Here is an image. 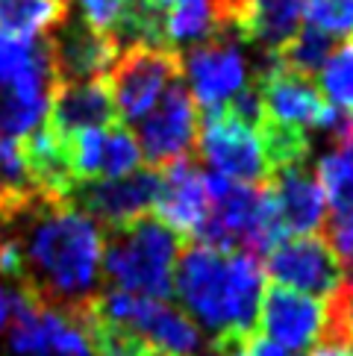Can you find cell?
Returning <instances> with one entry per match:
<instances>
[{"label": "cell", "mask_w": 353, "mask_h": 356, "mask_svg": "<svg viewBox=\"0 0 353 356\" xmlns=\"http://www.w3.org/2000/svg\"><path fill=\"white\" fill-rule=\"evenodd\" d=\"M3 233L18 250V286L65 315L97 298L104 274V230L65 200H39Z\"/></svg>", "instance_id": "obj_1"}, {"label": "cell", "mask_w": 353, "mask_h": 356, "mask_svg": "<svg viewBox=\"0 0 353 356\" xmlns=\"http://www.w3.org/2000/svg\"><path fill=\"white\" fill-rule=\"evenodd\" d=\"M174 291L186 315L209 333L212 353L221 356L256 333L265 271L250 253L215 250L192 241L176 259Z\"/></svg>", "instance_id": "obj_2"}, {"label": "cell", "mask_w": 353, "mask_h": 356, "mask_svg": "<svg viewBox=\"0 0 353 356\" xmlns=\"http://www.w3.org/2000/svg\"><path fill=\"white\" fill-rule=\"evenodd\" d=\"M180 259L176 238L156 215H142L109 230L104 241V274L112 289L136 298L168 300L174 291V268Z\"/></svg>", "instance_id": "obj_3"}, {"label": "cell", "mask_w": 353, "mask_h": 356, "mask_svg": "<svg viewBox=\"0 0 353 356\" xmlns=\"http://www.w3.org/2000/svg\"><path fill=\"white\" fill-rule=\"evenodd\" d=\"M176 80H183V59L174 47L124 44L106 74L118 121H142L162 97V92Z\"/></svg>", "instance_id": "obj_4"}, {"label": "cell", "mask_w": 353, "mask_h": 356, "mask_svg": "<svg viewBox=\"0 0 353 356\" xmlns=\"http://www.w3.org/2000/svg\"><path fill=\"white\" fill-rule=\"evenodd\" d=\"M92 307L100 315L112 318V321H121L130 330H136L159 356H197L204 350L200 327L168 300L136 298L127 295V291L109 289V291H97Z\"/></svg>", "instance_id": "obj_5"}, {"label": "cell", "mask_w": 353, "mask_h": 356, "mask_svg": "<svg viewBox=\"0 0 353 356\" xmlns=\"http://www.w3.org/2000/svg\"><path fill=\"white\" fill-rule=\"evenodd\" d=\"M197 145L212 174L238 186H265L271 180V165L265 154L262 133L236 118L230 109L204 112Z\"/></svg>", "instance_id": "obj_6"}, {"label": "cell", "mask_w": 353, "mask_h": 356, "mask_svg": "<svg viewBox=\"0 0 353 356\" xmlns=\"http://www.w3.org/2000/svg\"><path fill=\"white\" fill-rule=\"evenodd\" d=\"M254 88L259 92L265 118L292 130H321L338 138L345 127V118L327 104L321 92L315 88L312 77H300V74L283 68L274 56L265 59V65L250 77Z\"/></svg>", "instance_id": "obj_7"}, {"label": "cell", "mask_w": 353, "mask_h": 356, "mask_svg": "<svg viewBox=\"0 0 353 356\" xmlns=\"http://www.w3.org/2000/svg\"><path fill=\"white\" fill-rule=\"evenodd\" d=\"M265 271L277 286H286L315 300H330L347 283L345 268L330 241L318 233L288 236L265 253Z\"/></svg>", "instance_id": "obj_8"}, {"label": "cell", "mask_w": 353, "mask_h": 356, "mask_svg": "<svg viewBox=\"0 0 353 356\" xmlns=\"http://www.w3.org/2000/svg\"><path fill=\"white\" fill-rule=\"evenodd\" d=\"M197 104L183 80L171 83L154 109L138 121V147L147 168H168L180 159H192L197 147Z\"/></svg>", "instance_id": "obj_9"}, {"label": "cell", "mask_w": 353, "mask_h": 356, "mask_svg": "<svg viewBox=\"0 0 353 356\" xmlns=\"http://www.w3.org/2000/svg\"><path fill=\"white\" fill-rule=\"evenodd\" d=\"M183 74L188 77V95L204 112L221 109L250 83L238 35L230 30H221L218 35L188 50Z\"/></svg>", "instance_id": "obj_10"}, {"label": "cell", "mask_w": 353, "mask_h": 356, "mask_svg": "<svg viewBox=\"0 0 353 356\" xmlns=\"http://www.w3.org/2000/svg\"><path fill=\"white\" fill-rule=\"evenodd\" d=\"M159 188V168H138L115 180H92L74 183L68 192V203L85 212L92 221L106 224L109 230L130 224L142 215H150Z\"/></svg>", "instance_id": "obj_11"}, {"label": "cell", "mask_w": 353, "mask_h": 356, "mask_svg": "<svg viewBox=\"0 0 353 356\" xmlns=\"http://www.w3.org/2000/svg\"><path fill=\"white\" fill-rule=\"evenodd\" d=\"M327 300H315L286 286H268L262 291L256 312V336L274 341L292 353H304L324 341Z\"/></svg>", "instance_id": "obj_12"}, {"label": "cell", "mask_w": 353, "mask_h": 356, "mask_svg": "<svg viewBox=\"0 0 353 356\" xmlns=\"http://www.w3.org/2000/svg\"><path fill=\"white\" fill-rule=\"evenodd\" d=\"M62 142H65V159L74 183L115 180L142 168V147L127 124L80 130Z\"/></svg>", "instance_id": "obj_13"}, {"label": "cell", "mask_w": 353, "mask_h": 356, "mask_svg": "<svg viewBox=\"0 0 353 356\" xmlns=\"http://www.w3.org/2000/svg\"><path fill=\"white\" fill-rule=\"evenodd\" d=\"M156 218L168 227L176 238H197L212 209L206 171H200L195 159H180L159 168V188L154 200Z\"/></svg>", "instance_id": "obj_14"}, {"label": "cell", "mask_w": 353, "mask_h": 356, "mask_svg": "<svg viewBox=\"0 0 353 356\" xmlns=\"http://www.w3.org/2000/svg\"><path fill=\"white\" fill-rule=\"evenodd\" d=\"M47 44L59 86L104 80L121 54V44L115 39L95 33L83 21H65L62 27H56V35L47 39Z\"/></svg>", "instance_id": "obj_15"}, {"label": "cell", "mask_w": 353, "mask_h": 356, "mask_svg": "<svg viewBox=\"0 0 353 356\" xmlns=\"http://www.w3.org/2000/svg\"><path fill=\"white\" fill-rule=\"evenodd\" d=\"M6 336L12 350L21 356H92L80 324L42 300H35Z\"/></svg>", "instance_id": "obj_16"}, {"label": "cell", "mask_w": 353, "mask_h": 356, "mask_svg": "<svg viewBox=\"0 0 353 356\" xmlns=\"http://www.w3.org/2000/svg\"><path fill=\"white\" fill-rule=\"evenodd\" d=\"M268 188L277 209V221H280V230L286 238L312 233L324 224L327 203L318 186V177L309 168V162L274 171Z\"/></svg>", "instance_id": "obj_17"}, {"label": "cell", "mask_w": 353, "mask_h": 356, "mask_svg": "<svg viewBox=\"0 0 353 356\" xmlns=\"http://www.w3.org/2000/svg\"><path fill=\"white\" fill-rule=\"evenodd\" d=\"M109 124H121V121L115 104H112L106 77L56 86L44 118L47 130H54L59 138H68L80 130H97V127H109Z\"/></svg>", "instance_id": "obj_18"}, {"label": "cell", "mask_w": 353, "mask_h": 356, "mask_svg": "<svg viewBox=\"0 0 353 356\" xmlns=\"http://www.w3.org/2000/svg\"><path fill=\"white\" fill-rule=\"evenodd\" d=\"M68 21V0H0V33L39 39Z\"/></svg>", "instance_id": "obj_19"}, {"label": "cell", "mask_w": 353, "mask_h": 356, "mask_svg": "<svg viewBox=\"0 0 353 356\" xmlns=\"http://www.w3.org/2000/svg\"><path fill=\"white\" fill-rule=\"evenodd\" d=\"M165 44L176 50V44H200L221 33L212 0H171L162 12Z\"/></svg>", "instance_id": "obj_20"}, {"label": "cell", "mask_w": 353, "mask_h": 356, "mask_svg": "<svg viewBox=\"0 0 353 356\" xmlns=\"http://www.w3.org/2000/svg\"><path fill=\"white\" fill-rule=\"evenodd\" d=\"M333 47H336L333 35H327L315 27H306V30H297L292 39L277 50L274 62H280L283 68L300 74V77H312L315 71H321L327 56L333 54Z\"/></svg>", "instance_id": "obj_21"}, {"label": "cell", "mask_w": 353, "mask_h": 356, "mask_svg": "<svg viewBox=\"0 0 353 356\" xmlns=\"http://www.w3.org/2000/svg\"><path fill=\"white\" fill-rule=\"evenodd\" d=\"M321 97L342 118H353V42H342L333 47L321 65Z\"/></svg>", "instance_id": "obj_22"}, {"label": "cell", "mask_w": 353, "mask_h": 356, "mask_svg": "<svg viewBox=\"0 0 353 356\" xmlns=\"http://www.w3.org/2000/svg\"><path fill=\"white\" fill-rule=\"evenodd\" d=\"M318 186L330 212H353V150L336 147L318 162Z\"/></svg>", "instance_id": "obj_23"}, {"label": "cell", "mask_w": 353, "mask_h": 356, "mask_svg": "<svg viewBox=\"0 0 353 356\" xmlns=\"http://www.w3.org/2000/svg\"><path fill=\"white\" fill-rule=\"evenodd\" d=\"M77 6H80L85 27L115 39L121 47L127 44V33H130V21H133L130 0H77Z\"/></svg>", "instance_id": "obj_24"}, {"label": "cell", "mask_w": 353, "mask_h": 356, "mask_svg": "<svg viewBox=\"0 0 353 356\" xmlns=\"http://www.w3.org/2000/svg\"><path fill=\"white\" fill-rule=\"evenodd\" d=\"M304 15L309 27L333 39H345L353 33V0H304Z\"/></svg>", "instance_id": "obj_25"}, {"label": "cell", "mask_w": 353, "mask_h": 356, "mask_svg": "<svg viewBox=\"0 0 353 356\" xmlns=\"http://www.w3.org/2000/svg\"><path fill=\"white\" fill-rule=\"evenodd\" d=\"M327 345H350L353 341V280L336 291L327 300V333H324ZM321 341V345H324Z\"/></svg>", "instance_id": "obj_26"}, {"label": "cell", "mask_w": 353, "mask_h": 356, "mask_svg": "<svg viewBox=\"0 0 353 356\" xmlns=\"http://www.w3.org/2000/svg\"><path fill=\"white\" fill-rule=\"evenodd\" d=\"M39 300L18 283H0V333H9V327Z\"/></svg>", "instance_id": "obj_27"}, {"label": "cell", "mask_w": 353, "mask_h": 356, "mask_svg": "<svg viewBox=\"0 0 353 356\" xmlns=\"http://www.w3.org/2000/svg\"><path fill=\"white\" fill-rule=\"evenodd\" d=\"M221 356H295V353L254 333L250 339H245L242 345H236L233 350H227V353H221Z\"/></svg>", "instance_id": "obj_28"}, {"label": "cell", "mask_w": 353, "mask_h": 356, "mask_svg": "<svg viewBox=\"0 0 353 356\" xmlns=\"http://www.w3.org/2000/svg\"><path fill=\"white\" fill-rule=\"evenodd\" d=\"M309 356H350V353L342 345H327V341H324V345H318Z\"/></svg>", "instance_id": "obj_29"}]
</instances>
